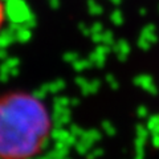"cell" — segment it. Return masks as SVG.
I'll return each instance as SVG.
<instances>
[{
  "label": "cell",
  "mask_w": 159,
  "mask_h": 159,
  "mask_svg": "<svg viewBox=\"0 0 159 159\" xmlns=\"http://www.w3.org/2000/svg\"><path fill=\"white\" fill-rule=\"evenodd\" d=\"M48 114L36 98L13 94L0 99V158L32 157L45 139Z\"/></svg>",
  "instance_id": "6da1fadb"
},
{
  "label": "cell",
  "mask_w": 159,
  "mask_h": 159,
  "mask_svg": "<svg viewBox=\"0 0 159 159\" xmlns=\"http://www.w3.org/2000/svg\"><path fill=\"white\" fill-rule=\"evenodd\" d=\"M4 21H6V7H4L3 0H0V31L4 25Z\"/></svg>",
  "instance_id": "7a4b0ae2"
}]
</instances>
